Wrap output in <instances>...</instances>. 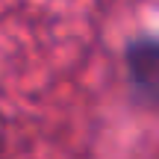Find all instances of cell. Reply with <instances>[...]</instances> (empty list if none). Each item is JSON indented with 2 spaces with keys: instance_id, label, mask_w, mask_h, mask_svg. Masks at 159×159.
I'll use <instances>...</instances> for the list:
<instances>
[{
  "instance_id": "obj_1",
  "label": "cell",
  "mask_w": 159,
  "mask_h": 159,
  "mask_svg": "<svg viewBox=\"0 0 159 159\" xmlns=\"http://www.w3.org/2000/svg\"><path fill=\"white\" fill-rule=\"evenodd\" d=\"M127 68L144 91L159 94V39L133 41L127 50Z\"/></svg>"
}]
</instances>
